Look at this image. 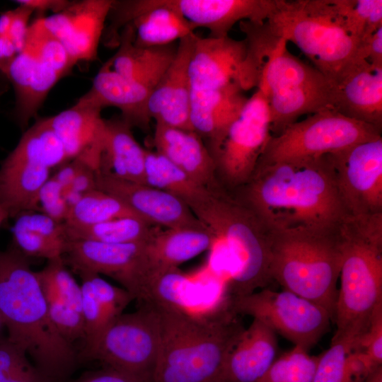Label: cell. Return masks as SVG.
Wrapping results in <instances>:
<instances>
[{"label":"cell","mask_w":382,"mask_h":382,"mask_svg":"<svg viewBox=\"0 0 382 382\" xmlns=\"http://www.w3.org/2000/svg\"><path fill=\"white\" fill-rule=\"evenodd\" d=\"M10 218L9 214L4 206L0 203V228Z\"/></svg>","instance_id":"obj_59"},{"label":"cell","mask_w":382,"mask_h":382,"mask_svg":"<svg viewBox=\"0 0 382 382\" xmlns=\"http://www.w3.org/2000/svg\"><path fill=\"white\" fill-rule=\"evenodd\" d=\"M63 191L62 186L52 176L43 185L39 195L40 212L59 222H64L69 210Z\"/></svg>","instance_id":"obj_47"},{"label":"cell","mask_w":382,"mask_h":382,"mask_svg":"<svg viewBox=\"0 0 382 382\" xmlns=\"http://www.w3.org/2000/svg\"><path fill=\"white\" fill-rule=\"evenodd\" d=\"M15 218V226L35 232L64 245L69 241L65 224L42 212H24Z\"/></svg>","instance_id":"obj_45"},{"label":"cell","mask_w":382,"mask_h":382,"mask_svg":"<svg viewBox=\"0 0 382 382\" xmlns=\"http://www.w3.org/2000/svg\"><path fill=\"white\" fill-rule=\"evenodd\" d=\"M147 243H105L92 241H69L63 260L79 274H103L120 283L139 302L143 300L153 272Z\"/></svg>","instance_id":"obj_12"},{"label":"cell","mask_w":382,"mask_h":382,"mask_svg":"<svg viewBox=\"0 0 382 382\" xmlns=\"http://www.w3.org/2000/svg\"><path fill=\"white\" fill-rule=\"evenodd\" d=\"M114 32L127 23L134 30V44L137 47L163 46L195 33L196 28L161 0L114 1Z\"/></svg>","instance_id":"obj_16"},{"label":"cell","mask_w":382,"mask_h":382,"mask_svg":"<svg viewBox=\"0 0 382 382\" xmlns=\"http://www.w3.org/2000/svg\"><path fill=\"white\" fill-rule=\"evenodd\" d=\"M196 28L209 30V37H224L238 22L266 21L276 8V0H161Z\"/></svg>","instance_id":"obj_20"},{"label":"cell","mask_w":382,"mask_h":382,"mask_svg":"<svg viewBox=\"0 0 382 382\" xmlns=\"http://www.w3.org/2000/svg\"><path fill=\"white\" fill-rule=\"evenodd\" d=\"M332 109L381 130L382 67L366 61L334 86Z\"/></svg>","instance_id":"obj_26"},{"label":"cell","mask_w":382,"mask_h":382,"mask_svg":"<svg viewBox=\"0 0 382 382\" xmlns=\"http://www.w3.org/2000/svg\"><path fill=\"white\" fill-rule=\"evenodd\" d=\"M46 301L50 320L61 336L71 344L79 339L84 340L82 314L59 299L47 298Z\"/></svg>","instance_id":"obj_43"},{"label":"cell","mask_w":382,"mask_h":382,"mask_svg":"<svg viewBox=\"0 0 382 382\" xmlns=\"http://www.w3.org/2000/svg\"><path fill=\"white\" fill-rule=\"evenodd\" d=\"M381 130L327 108L271 135L258 163L331 154L381 136ZM257 163V164H258Z\"/></svg>","instance_id":"obj_9"},{"label":"cell","mask_w":382,"mask_h":382,"mask_svg":"<svg viewBox=\"0 0 382 382\" xmlns=\"http://www.w3.org/2000/svg\"><path fill=\"white\" fill-rule=\"evenodd\" d=\"M366 60L373 66L382 67V26L362 42Z\"/></svg>","instance_id":"obj_52"},{"label":"cell","mask_w":382,"mask_h":382,"mask_svg":"<svg viewBox=\"0 0 382 382\" xmlns=\"http://www.w3.org/2000/svg\"><path fill=\"white\" fill-rule=\"evenodd\" d=\"M192 211L226 249L231 263L229 300L266 288L272 282L271 231L233 192L222 187Z\"/></svg>","instance_id":"obj_6"},{"label":"cell","mask_w":382,"mask_h":382,"mask_svg":"<svg viewBox=\"0 0 382 382\" xmlns=\"http://www.w3.org/2000/svg\"><path fill=\"white\" fill-rule=\"evenodd\" d=\"M81 274H86L88 276L96 296L109 323L123 313L127 306L134 300V296L125 289L111 284L100 275L92 273Z\"/></svg>","instance_id":"obj_44"},{"label":"cell","mask_w":382,"mask_h":382,"mask_svg":"<svg viewBox=\"0 0 382 382\" xmlns=\"http://www.w3.org/2000/svg\"><path fill=\"white\" fill-rule=\"evenodd\" d=\"M0 318L6 340L24 351L42 376L59 382L70 374L78 355L50 320L36 272L13 245L0 250Z\"/></svg>","instance_id":"obj_2"},{"label":"cell","mask_w":382,"mask_h":382,"mask_svg":"<svg viewBox=\"0 0 382 382\" xmlns=\"http://www.w3.org/2000/svg\"><path fill=\"white\" fill-rule=\"evenodd\" d=\"M378 0H338L349 32L361 41L364 30Z\"/></svg>","instance_id":"obj_48"},{"label":"cell","mask_w":382,"mask_h":382,"mask_svg":"<svg viewBox=\"0 0 382 382\" xmlns=\"http://www.w3.org/2000/svg\"><path fill=\"white\" fill-rule=\"evenodd\" d=\"M192 89L217 90L236 85L245 91L257 87L260 72L245 39L197 36L189 66Z\"/></svg>","instance_id":"obj_14"},{"label":"cell","mask_w":382,"mask_h":382,"mask_svg":"<svg viewBox=\"0 0 382 382\" xmlns=\"http://www.w3.org/2000/svg\"><path fill=\"white\" fill-rule=\"evenodd\" d=\"M187 282L178 267L155 271L149 280L145 297L140 303L184 307L182 292Z\"/></svg>","instance_id":"obj_40"},{"label":"cell","mask_w":382,"mask_h":382,"mask_svg":"<svg viewBox=\"0 0 382 382\" xmlns=\"http://www.w3.org/2000/svg\"><path fill=\"white\" fill-rule=\"evenodd\" d=\"M18 54L8 35L0 36V73L1 74H3Z\"/></svg>","instance_id":"obj_55"},{"label":"cell","mask_w":382,"mask_h":382,"mask_svg":"<svg viewBox=\"0 0 382 382\" xmlns=\"http://www.w3.org/2000/svg\"><path fill=\"white\" fill-rule=\"evenodd\" d=\"M50 171L44 163L16 148L9 153L0 166V203L10 217L41 212L39 195Z\"/></svg>","instance_id":"obj_25"},{"label":"cell","mask_w":382,"mask_h":382,"mask_svg":"<svg viewBox=\"0 0 382 382\" xmlns=\"http://www.w3.org/2000/svg\"><path fill=\"white\" fill-rule=\"evenodd\" d=\"M364 382H382V365L371 372Z\"/></svg>","instance_id":"obj_58"},{"label":"cell","mask_w":382,"mask_h":382,"mask_svg":"<svg viewBox=\"0 0 382 382\" xmlns=\"http://www.w3.org/2000/svg\"><path fill=\"white\" fill-rule=\"evenodd\" d=\"M267 98L259 89L248 98L214 156L221 185L233 192L253 175L271 137Z\"/></svg>","instance_id":"obj_11"},{"label":"cell","mask_w":382,"mask_h":382,"mask_svg":"<svg viewBox=\"0 0 382 382\" xmlns=\"http://www.w3.org/2000/svg\"><path fill=\"white\" fill-rule=\"evenodd\" d=\"M15 93L13 116L22 129L36 117L48 93L62 77L28 51L18 53L3 74Z\"/></svg>","instance_id":"obj_27"},{"label":"cell","mask_w":382,"mask_h":382,"mask_svg":"<svg viewBox=\"0 0 382 382\" xmlns=\"http://www.w3.org/2000/svg\"><path fill=\"white\" fill-rule=\"evenodd\" d=\"M18 5L27 6L33 11H52L57 13L65 9L71 2L66 0H18Z\"/></svg>","instance_id":"obj_53"},{"label":"cell","mask_w":382,"mask_h":382,"mask_svg":"<svg viewBox=\"0 0 382 382\" xmlns=\"http://www.w3.org/2000/svg\"><path fill=\"white\" fill-rule=\"evenodd\" d=\"M359 338L331 342L320 354L312 382H364L376 366L362 351L354 350Z\"/></svg>","instance_id":"obj_33"},{"label":"cell","mask_w":382,"mask_h":382,"mask_svg":"<svg viewBox=\"0 0 382 382\" xmlns=\"http://www.w3.org/2000/svg\"><path fill=\"white\" fill-rule=\"evenodd\" d=\"M81 278V311L85 324L83 348L89 347L109 323L96 296L92 284L86 274Z\"/></svg>","instance_id":"obj_42"},{"label":"cell","mask_w":382,"mask_h":382,"mask_svg":"<svg viewBox=\"0 0 382 382\" xmlns=\"http://www.w3.org/2000/svg\"><path fill=\"white\" fill-rule=\"evenodd\" d=\"M3 93V87L0 86V95Z\"/></svg>","instance_id":"obj_61"},{"label":"cell","mask_w":382,"mask_h":382,"mask_svg":"<svg viewBox=\"0 0 382 382\" xmlns=\"http://www.w3.org/2000/svg\"><path fill=\"white\" fill-rule=\"evenodd\" d=\"M146 149L134 138L132 128L122 119L105 120L103 150L98 171L145 184ZM98 172V171H97Z\"/></svg>","instance_id":"obj_30"},{"label":"cell","mask_w":382,"mask_h":382,"mask_svg":"<svg viewBox=\"0 0 382 382\" xmlns=\"http://www.w3.org/2000/svg\"><path fill=\"white\" fill-rule=\"evenodd\" d=\"M157 227L137 216L120 217L86 226H66L69 241L86 240L112 244L147 243Z\"/></svg>","instance_id":"obj_35"},{"label":"cell","mask_w":382,"mask_h":382,"mask_svg":"<svg viewBox=\"0 0 382 382\" xmlns=\"http://www.w3.org/2000/svg\"><path fill=\"white\" fill-rule=\"evenodd\" d=\"M348 216L382 213V137L329 154Z\"/></svg>","instance_id":"obj_13"},{"label":"cell","mask_w":382,"mask_h":382,"mask_svg":"<svg viewBox=\"0 0 382 382\" xmlns=\"http://www.w3.org/2000/svg\"><path fill=\"white\" fill-rule=\"evenodd\" d=\"M247 100L243 91L236 85L217 90L191 88L190 125L203 139L213 158Z\"/></svg>","instance_id":"obj_21"},{"label":"cell","mask_w":382,"mask_h":382,"mask_svg":"<svg viewBox=\"0 0 382 382\" xmlns=\"http://www.w3.org/2000/svg\"><path fill=\"white\" fill-rule=\"evenodd\" d=\"M9 382H51L37 369L33 371L14 375Z\"/></svg>","instance_id":"obj_56"},{"label":"cell","mask_w":382,"mask_h":382,"mask_svg":"<svg viewBox=\"0 0 382 382\" xmlns=\"http://www.w3.org/2000/svg\"><path fill=\"white\" fill-rule=\"evenodd\" d=\"M4 330H5V327L0 318V342L6 340V339H4Z\"/></svg>","instance_id":"obj_60"},{"label":"cell","mask_w":382,"mask_h":382,"mask_svg":"<svg viewBox=\"0 0 382 382\" xmlns=\"http://www.w3.org/2000/svg\"><path fill=\"white\" fill-rule=\"evenodd\" d=\"M134 27L127 23L119 37V48L108 62L117 73L152 90L173 61L178 44L141 47L134 44Z\"/></svg>","instance_id":"obj_28"},{"label":"cell","mask_w":382,"mask_h":382,"mask_svg":"<svg viewBox=\"0 0 382 382\" xmlns=\"http://www.w3.org/2000/svg\"><path fill=\"white\" fill-rule=\"evenodd\" d=\"M153 144L158 153L212 191L224 187L215 161L195 132L156 123Z\"/></svg>","instance_id":"obj_24"},{"label":"cell","mask_w":382,"mask_h":382,"mask_svg":"<svg viewBox=\"0 0 382 382\" xmlns=\"http://www.w3.org/2000/svg\"><path fill=\"white\" fill-rule=\"evenodd\" d=\"M286 42L280 38L262 67L257 89L266 96L279 89L332 84L315 67L289 52Z\"/></svg>","instance_id":"obj_32"},{"label":"cell","mask_w":382,"mask_h":382,"mask_svg":"<svg viewBox=\"0 0 382 382\" xmlns=\"http://www.w3.org/2000/svg\"><path fill=\"white\" fill-rule=\"evenodd\" d=\"M101 110L81 97L72 107L49 117L69 160L79 159L96 172L100 168L105 134Z\"/></svg>","instance_id":"obj_19"},{"label":"cell","mask_w":382,"mask_h":382,"mask_svg":"<svg viewBox=\"0 0 382 382\" xmlns=\"http://www.w3.org/2000/svg\"><path fill=\"white\" fill-rule=\"evenodd\" d=\"M144 180L145 184L178 197L191 210L207 202L215 192L194 180L163 155L147 149Z\"/></svg>","instance_id":"obj_34"},{"label":"cell","mask_w":382,"mask_h":382,"mask_svg":"<svg viewBox=\"0 0 382 382\" xmlns=\"http://www.w3.org/2000/svg\"><path fill=\"white\" fill-rule=\"evenodd\" d=\"M272 232L337 231L348 216L329 154L258 163L232 192Z\"/></svg>","instance_id":"obj_1"},{"label":"cell","mask_w":382,"mask_h":382,"mask_svg":"<svg viewBox=\"0 0 382 382\" xmlns=\"http://www.w3.org/2000/svg\"><path fill=\"white\" fill-rule=\"evenodd\" d=\"M338 233L342 262L331 342L359 338L382 302V213L347 216Z\"/></svg>","instance_id":"obj_5"},{"label":"cell","mask_w":382,"mask_h":382,"mask_svg":"<svg viewBox=\"0 0 382 382\" xmlns=\"http://www.w3.org/2000/svg\"><path fill=\"white\" fill-rule=\"evenodd\" d=\"M355 350L364 352L376 366L382 365V302L375 308L368 330L358 339Z\"/></svg>","instance_id":"obj_46"},{"label":"cell","mask_w":382,"mask_h":382,"mask_svg":"<svg viewBox=\"0 0 382 382\" xmlns=\"http://www.w3.org/2000/svg\"><path fill=\"white\" fill-rule=\"evenodd\" d=\"M13 18V10H8L0 15V36L8 34Z\"/></svg>","instance_id":"obj_57"},{"label":"cell","mask_w":382,"mask_h":382,"mask_svg":"<svg viewBox=\"0 0 382 382\" xmlns=\"http://www.w3.org/2000/svg\"><path fill=\"white\" fill-rule=\"evenodd\" d=\"M151 91L144 84L112 70L107 61L94 77L91 88L81 98L101 110L106 107L118 108L121 119L131 128L147 131L151 121L147 110Z\"/></svg>","instance_id":"obj_23"},{"label":"cell","mask_w":382,"mask_h":382,"mask_svg":"<svg viewBox=\"0 0 382 382\" xmlns=\"http://www.w3.org/2000/svg\"><path fill=\"white\" fill-rule=\"evenodd\" d=\"M338 229L331 232L271 231L272 281L323 307L332 322L342 262Z\"/></svg>","instance_id":"obj_7"},{"label":"cell","mask_w":382,"mask_h":382,"mask_svg":"<svg viewBox=\"0 0 382 382\" xmlns=\"http://www.w3.org/2000/svg\"><path fill=\"white\" fill-rule=\"evenodd\" d=\"M160 351L152 382H213L245 328L224 301L205 315L154 303Z\"/></svg>","instance_id":"obj_3"},{"label":"cell","mask_w":382,"mask_h":382,"mask_svg":"<svg viewBox=\"0 0 382 382\" xmlns=\"http://www.w3.org/2000/svg\"><path fill=\"white\" fill-rule=\"evenodd\" d=\"M33 10L19 5L13 10V18L8 37L11 40L18 53L24 49L28 30L30 26V19Z\"/></svg>","instance_id":"obj_50"},{"label":"cell","mask_w":382,"mask_h":382,"mask_svg":"<svg viewBox=\"0 0 382 382\" xmlns=\"http://www.w3.org/2000/svg\"><path fill=\"white\" fill-rule=\"evenodd\" d=\"M274 331L253 318L225 359L213 382H257L277 357Z\"/></svg>","instance_id":"obj_22"},{"label":"cell","mask_w":382,"mask_h":382,"mask_svg":"<svg viewBox=\"0 0 382 382\" xmlns=\"http://www.w3.org/2000/svg\"><path fill=\"white\" fill-rule=\"evenodd\" d=\"M125 216L141 218L117 197L95 189L69 208L64 223L67 226H86Z\"/></svg>","instance_id":"obj_36"},{"label":"cell","mask_w":382,"mask_h":382,"mask_svg":"<svg viewBox=\"0 0 382 382\" xmlns=\"http://www.w3.org/2000/svg\"><path fill=\"white\" fill-rule=\"evenodd\" d=\"M278 37L294 43L334 86L367 61L348 30L338 0H276L267 20Z\"/></svg>","instance_id":"obj_4"},{"label":"cell","mask_w":382,"mask_h":382,"mask_svg":"<svg viewBox=\"0 0 382 382\" xmlns=\"http://www.w3.org/2000/svg\"><path fill=\"white\" fill-rule=\"evenodd\" d=\"M70 382H148L135 375L110 367L88 372Z\"/></svg>","instance_id":"obj_51"},{"label":"cell","mask_w":382,"mask_h":382,"mask_svg":"<svg viewBox=\"0 0 382 382\" xmlns=\"http://www.w3.org/2000/svg\"><path fill=\"white\" fill-rule=\"evenodd\" d=\"M237 315L257 319L294 346L308 352L328 332L332 318L323 307L284 289L267 287L228 300Z\"/></svg>","instance_id":"obj_10"},{"label":"cell","mask_w":382,"mask_h":382,"mask_svg":"<svg viewBox=\"0 0 382 382\" xmlns=\"http://www.w3.org/2000/svg\"><path fill=\"white\" fill-rule=\"evenodd\" d=\"M216 238L204 226L164 228L158 226L146 243L154 271L177 268L209 249Z\"/></svg>","instance_id":"obj_29"},{"label":"cell","mask_w":382,"mask_h":382,"mask_svg":"<svg viewBox=\"0 0 382 382\" xmlns=\"http://www.w3.org/2000/svg\"><path fill=\"white\" fill-rule=\"evenodd\" d=\"M114 1H71L63 11L43 17L45 26L76 62L97 58L98 45Z\"/></svg>","instance_id":"obj_17"},{"label":"cell","mask_w":382,"mask_h":382,"mask_svg":"<svg viewBox=\"0 0 382 382\" xmlns=\"http://www.w3.org/2000/svg\"><path fill=\"white\" fill-rule=\"evenodd\" d=\"M197 35L178 41L176 55L151 90L147 110L156 123L193 131L190 122V58Z\"/></svg>","instance_id":"obj_18"},{"label":"cell","mask_w":382,"mask_h":382,"mask_svg":"<svg viewBox=\"0 0 382 382\" xmlns=\"http://www.w3.org/2000/svg\"><path fill=\"white\" fill-rule=\"evenodd\" d=\"M159 351L157 312L151 304L140 303L136 311L123 313L110 322L78 359L98 361L152 382Z\"/></svg>","instance_id":"obj_8"},{"label":"cell","mask_w":382,"mask_h":382,"mask_svg":"<svg viewBox=\"0 0 382 382\" xmlns=\"http://www.w3.org/2000/svg\"><path fill=\"white\" fill-rule=\"evenodd\" d=\"M23 50L62 78L76 64L62 42L45 26L43 17L30 24Z\"/></svg>","instance_id":"obj_37"},{"label":"cell","mask_w":382,"mask_h":382,"mask_svg":"<svg viewBox=\"0 0 382 382\" xmlns=\"http://www.w3.org/2000/svg\"><path fill=\"white\" fill-rule=\"evenodd\" d=\"M36 274L46 299H59L82 314L81 285L66 268L63 257L48 260Z\"/></svg>","instance_id":"obj_39"},{"label":"cell","mask_w":382,"mask_h":382,"mask_svg":"<svg viewBox=\"0 0 382 382\" xmlns=\"http://www.w3.org/2000/svg\"><path fill=\"white\" fill-rule=\"evenodd\" d=\"M97 189L125 203L152 225L164 228L204 224L178 197L146 184L120 178L110 172H96Z\"/></svg>","instance_id":"obj_15"},{"label":"cell","mask_w":382,"mask_h":382,"mask_svg":"<svg viewBox=\"0 0 382 382\" xmlns=\"http://www.w3.org/2000/svg\"><path fill=\"white\" fill-rule=\"evenodd\" d=\"M332 89L331 84L302 86L270 93L265 97L269 108L270 132L277 135L303 115L332 109Z\"/></svg>","instance_id":"obj_31"},{"label":"cell","mask_w":382,"mask_h":382,"mask_svg":"<svg viewBox=\"0 0 382 382\" xmlns=\"http://www.w3.org/2000/svg\"><path fill=\"white\" fill-rule=\"evenodd\" d=\"M382 26V1L378 0L366 21L361 37V43Z\"/></svg>","instance_id":"obj_54"},{"label":"cell","mask_w":382,"mask_h":382,"mask_svg":"<svg viewBox=\"0 0 382 382\" xmlns=\"http://www.w3.org/2000/svg\"><path fill=\"white\" fill-rule=\"evenodd\" d=\"M319 358L294 346L277 357L257 382H312Z\"/></svg>","instance_id":"obj_38"},{"label":"cell","mask_w":382,"mask_h":382,"mask_svg":"<svg viewBox=\"0 0 382 382\" xmlns=\"http://www.w3.org/2000/svg\"><path fill=\"white\" fill-rule=\"evenodd\" d=\"M13 246L25 257L45 258L47 261L62 258L66 245L35 232L13 226Z\"/></svg>","instance_id":"obj_41"},{"label":"cell","mask_w":382,"mask_h":382,"mask_svg":"<svg viewBox=\"0 0 382 382\" xmlns=\"http://www.w3.org/2000/svg\"><path fill=\"white\" fill-rule=\"evenodd\" d=\"M36 369L30 363L26 353L17 345L7 340L0 342L1 371L14 376Z\"/></svg>","instance_id":"obj_49"}]
</instances>
